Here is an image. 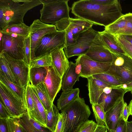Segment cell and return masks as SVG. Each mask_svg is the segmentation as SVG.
Masks as SVG:
<instances>
[{"instance_id":"cell-1","label":"cell","mask_w":132,"mask_h":132,"mask_svg":"<svg viewBox=\"0 0 132 132\" xmlns=\"http://www.w3.org/2000/svg\"><path fill=\"white\" fill-rule=\"evenodd\" d=\"M71 10V13L78 18L105 27L123 14L120 1L118 0L107 5L95 4L89 0H79L74 2Z\"/></svg>"},{"instance_id":"cell-2","label":"cell","mask_w":132,"mask_h":132,"mask_svg":"<svg viewBox=\"0 0 132 132\" xmlns=\"http://www.w3.org/2000/svg\"><path fill=\"white\" fill-rule=\"evenodd\" d=\"M0 0V29L6 27L23 23L28 11L42 4L41 0Z\"/></svg>"},{"instance_id":"cell-3","label":"cell","mask_w":132,"mask_h":132,"mask_svg":"<svg viewBox=\"0 0 132 132\" xmlns=\"http://www.w3.org/2000/svg\"><path fill=\"white\" fill-rule=\"evenodd\" d=\"M61 111L66 113L65 132H77L91 113L83 98L77 97Z\"/></svg>"},{"instance_id":"cell-4","label":"cell","mask_w":132,"mask_h":132,"mask_svg":"<svg viewBox=\"0 0 132 132\" xmlns=\"http://www.w3.org/2000/svg\"><path fill=\"white\" fill-rule=\"evenodd\" d=\"M43 6L40 10V20L47 24L55 25L58 21L69 18L71 10L68 0H41Z\"/></svg>"},{"instance_id":"cell-5","label":"cell","mask_w":132,"mask_h":132,"mask_svg":"<svg viewBox=\"0 0 132 132\" xmlns=\"http://www.w3.org/2000/svg\"><path fill=\"white\" fill-rule=\"evenodd\" d=\"M93 25L82 19L70 18L59 21L56 26L58 30L65 32L66 46L75 43L80 34L92 27Z\"/></svg>"},{"instance_id":"cell-6","label":"cell","mask_w":132,"mask_h":132,"mask_svg":"<svg viewBox=\"0 0 132 132\" xmlns=\"http://www.w3.org/2000/svg\"><path fill=\"white\" fill-rule=\"evenodd\" d=\"M112 53V61L105 73L114 76L122 84L131 82L132 59L126 54Z\"/></svg>"},{"instance_id":"cell-7","label":"cell","mask_w":132,"mask_h":132,"mask_svg":"<svg viewBox=\"0 0 132 132\" xmlns=\"http://www.w3.org/2000/svg\"><path fill=\"white\" fill-rule=\"evenodd\" d=\"M0 52H3L10 57L24 61V40L23 36L4 34L0 31Z\"/></svg>"},{"instance_id":"cell-8","label":"cell","mask_w":132,"mask_h":132,"mask_svg":"<svg viewBox=\"0 0 132 132\" xmlns=\"http://www.w3.org/2000/svg\"><path fill=\"white\" fill-rule=\"evenodd\" d=\"M66 33L57 30L47 34L41 39L35 49V57L50 53L57 48L66 46Z\"/></svg>"},{"instance_id":"cell-9","label":"cell","mask_w":132,"mask_h":132,"mask_svg":"<svg viewBox=\"0 0 132 132\" xmlns=\"http://www.w3.org/2000/svg\"><path fill=\"white\" fill-rule=\"evenodd\" d=\"M98 35V31L92 27L81 33L75 43L66 46L64 49L67 58L85 54Z\"/></svg>"},{"instance_id":"cell-10","label":"cell","mask_w":132,"mask_h":132,"mask_svg":"<svg viewBox=\"0 0 132 132\" xmlns=\"http://www.w3.org/2000/svg\"><path fill=\"white\" fill-rule=\"evenodd\" d=\"M0 97V100L7 109L11 117L19 119L22 117L27 111L26 105L1 82Z\"/></svg>"},{"instance_id":"cell-11","label":"cell","mask_w":132,"mask_h":132,"mask_svg":"<svg viewBox=\"0 0 132 132\" xmlns=\"http://www.w3.org/2000/svg\"><path fill=\"white\" fill-rule=\"evenodd\" d=\"M30 27L32 60L35 57V49L42 37L57 30L55 25L44 23L38 19L35 20Z\"/></svg>"},{"instance_id":"cell-12","label":"cell","mask_w":132,"mask_h":132,"mask_svg":"<svg viewBox=\"0 0 132 132\" xmlns=\"http://www.w3.org/2000/svg\"><path fill=\"white\" fill-rule=\"evenodd\" d=\"M81 64L82 69L80 75L82 78H87L93 75L105 73L109 69L111 63H104L94 61L84 54L77 58Z\"/></svg>"},{"instance_id":"cell-13","label":"cell","mask_w":132,"mask_h":132,"mask_svg":"<svg viewBox=\"0 0 132 132\" xmlns=\"http://www.w3.org/2000/svg\"><path fill=\"white\" fill-rule=\"evenodd\" d=\"M9 64L16 77L21 86L26 89L30 83V65L23 60L13 59L3 52H1Z\"/></svg>"},{"instance_id":"cell-14","label":"cell","mask_w":132,"mask_h":132,"mask_svg":"<svg viewBox=\"0 0 132 132\" xmlns=\"http://www.w3.org/2000/svg\"><path fill=\"white\" fill-rule=\"evenodd\" d=\"M85 55L94 61L102 63H111L113 60L112 53L104 45L98 34Z\"/></svg>"},{"instance_id":"cell-15","label":"cell","mask_w":132,"mask_h":132,"mask_svg":"<svg viewBox=\"0 0 132 132\" xmlns=\"http://www.w3.org/2000/svg\"><path fill=\"white\" fill-rule=\"evenodd\" d=\"M46 67L47 73L44 83L50 98L53 102L57 94L61 88L62 78L52 66Z\"/></svg>"},{"instance_id":"cell-16","label":"cell","mask_w":132,"mask_h":132,"mask_svg":"<svg viewBox=\"0 0 132 132\" xmlns=\"http://www.w3.org/2000/svg\"><path fill=\"white\" fill-rule=\"evenodd\" d=\"M89 101L92 105L98 104L100 97L106 87H118L108 85L92 76L87 78Z\"/></svg>"},{"instance_id":"cell-17","label":"cell","mask_w":132,"mask_h":132,"mask_svg":"<svg viewBox=\"0 0 132 132\" xmlns=\"http://www.w3.org/2000/svg\"><path fill=\"white\" fill-rule=\"evenodd\" d=\"M123 96L120 97L115 104L105 112L106 126L108 130L114 129L121 117L125 103Z\"/></svg>"},{"instance_id":"cell-18","label":"cell","mask_w":132,"mask_h":132,"mask_svg":"<svg viewBox=\"0 0 132 132\" xmlns=\"http://www.w3.org/2000/svg\"><path fill=\"white\" fill-rule=\"evenodd\" d=\"M63 49L57 48L50 53L52 60V66L62 78L69 67L70 62Z\"/></svg>"},{"instance_id":"cell-19","label":"cell","mask_w":132,"mask_h":132,"mask_svg":"<svg viewBox=\"0 0 132 132\" xmlns=\"http://www.w3.org/2000/svg\"><path fill=\"white\" fill-rule=\"evenodd\" d=\"M126 90L121 88H112L110 93L106 94L103 93L101 95L98 104L103 108L105 112L112 107L119 99L126 93Z\"/></svg>"},{"instance_id":"cell-20","label":"cell","mask_w":132,"mask_h":132,"mask_svg":"<svg viewBox=\"0 0 132 132\" xmlns=\"http://www.w3.org/2000/svg\"><path fill=\"white\" fill-rule=\"evenodd\" d=\"M100 38L104 45L111 52L126 54L118 42L115 35L105 30L98 31Z\"/></svg>"},{"instance_id":"cell-21","label":"cell","mask_w":132,"mask_h":132,"mask_svg":"<svg viewBox=\"0 0 132 132\" xmlns=\"http://www.w3.org/2000/svg\"><path fill=\"white\" fill-rule=\"evenodd\" d=\"M76 64L72 61L69 62V67L62 78L61 89L62 91L73 89L77 81H79V76L75 72Z\"/></svg>"},{"instance_id":"cell-22","label":"cell","mask_w":132,"mask_h":132,"mask_svg":"<svg viewBox=\"0 0 132 132\" xmlns=\"http://www.w3.org/2000/svg\"><path fill=\"white\" fill-rule=\"evenodd\" d=\"M35 114L34 120L41 126L47 128V111L41 102L34 90L31 86Z\"/></svg>"},{"instance_id":"cell-23","label":"cell","mask_w":132,"mask_h":132,"mask_svg":"<svg viewBox=\"0 0 132 132\" xmlns=\"http://www.w3.org/2000/svg\"><path fill=\"white\" fill-rule=\"evenodd\" d=\"M0 82L8 88L15 96L22 101L27 107L26 98V89L25 88L22 86L12 82L0 70Z\"/></svg>"},{"instance_id":"cell-24","label":"cell","mask_w":132,"mask_h":132,"mask_svg":"<svg viewBox=\"0 0 132 132\" xmlns=\"http://www.w3.org/2000/svg\"><path fill=\"white\" fill-rule=\"evenodd\" d=\"M19 120L20 124L27 132H52L35 121L28 114L27 110Z\"/></svg>"},{"instance_id":"cell-25","label":"cell","mask_w":132,"mask_h":132,"mask_svg":"<svg viewBox=\"0 0 132 132\" xmlns=\"http://www.w3.org/2000/svg\"><path fill=\"white\" fill-rule=\"evenodd\" d=\"M39 100L46 111L49 110L53 104L51 101L44 82L36 86L31 85Z\"/></svg>"},{"instance_id":"cell-26","label":"cell","mask_w":132,"mask_h":132,"mask_svg":"<svg viewBox=\"0 0 132 132\" xmlns=\"http://www.w3.org/2000/svg\"><path fill=\"white\" fill-rule=\"evenodd\" d=\"M80 90L79 88L62 91L60 97L57 101V107L61 110L78 96H79Z\"/></svg>"},{"instance_id":"cell-27","label":"cell","mask_w":132,"mask_h":132,"mask_svg":"<svg viewBox=\"0 0 132 132\" xmlns=\"http://www.w3.org/2000/svg\"><path fill=\"white\" fill-rule=\"evenodd\" d=\"M0 31L7 34H15L27 37L30 34V27L24 23L6 27L1 29Z\"/></svg>"},{"instance_id":"cell-28","label":"cell","mask_w":132,"mask_h":132,"mask_svg":"<svg viewBox=\"0 0 132 132\" xmlns=\"http://www.w3.org/2000/svg\"><path fill=\"white\" fill-rule=\"evenodd\" d=\"M47 73L46 67L30 68L29 78L30 85L35 86L41 83L44 82Z\"/></svg>"},{"instance_id":"cell-29","label":"cell","mask_w":132,"mask_h":132,"mask_svg":"<svg viewBox=\"0 0 132 132\" xmlns=\"http://www.w3.org/2000/svg\"><path fill=\"white\" fill-rule=\"evenodd\" d=\"M128 15V13L123 14L114 22L105 27L104 30L114 35H120L125 27Z\"/></svg>"},{"instance_id":"cell-30","label":"cell","mask_w":132,"mask_h":132,"mask_svg":"<svg viewBox=\"0 0 132 132\" xmlns=\"http://www.w3.org/2000/svg\"><path fill=\"white\" fill-rule=\"evenodd\" d=\"M59 110L53 103L50 109L47 111V128L54 132L59 120L60 113Z\"/></svg>"},{"instance_id":"cell-31","label":"cell","mask_w":132,"mask_h":132,"mask_svg":"<svg viewBox=\"0 0 132 132\" xmlns=\"http://www.w3.org/2000/svg\"><path fill=\"white\" fill-rule=\"evenodd\" d=\"M0 70L4 73L12 82L22 86L16 77L11 68L2 53H0Z\"/></svg>"},{"instance_id":"cell-32","label":"cell","mask_w":132,"mask_h":132,"mask_svg":"<svg viewBox=\"0 0 132 132\" xmlns=\"http://www.w3.org/2000/svg\"><path fill=\"white\" fill-rule=\"evenodd\" d=\"M52 60L51 54L35 57L31 61L30 68L47 67L52 66Z\"/></svg>"},{"instance_id":"cell-33","label":"cell","mask_w":132,"mask_h":132,"mask_svg":"<svg viewBox=\"0 0 132 132\" xmlns=\"http://www.w3.org/2000/svg\"><path fill=\"white\" fill-rule=\"evenodd\" d=\"M92 107L97 125L106 126L105 112L103 107L98 103L92 105Z\"/></svg>"},{"instance_id":"cell-34","label":"cell","mask_w":132,"mask_h":132,"mask_svg":"<svg viewBox=\"0 0 132 132\" xmlns=\"http://www.w3.org/2000/svg\"><path fill=\"white\" fill-rule=\"evenodd\" d=\"M103 82L114 86H119L122 84L113 76L104 73L95 74L92 76Z\"/></svg>"},{"instance_id":"cell-35","label":"cell","mask_w":132,"mask_h":132,"mask_svg":"<svg viewBox=\"0 0 132 132\" xmlns=\"http://www.w3.org/2000/svg\"><path fill=\"white\" fill-rule=\"evenodd\" d=\"M6 121L8 132H24V128L20 124L19 119L10 117Z\"/></svg>"},{"instance_id":"cell-36","label":"cell","mask_w":132,"mask_h":132,"mask_svg":"<svg viewBox=\"0 0 132 132\" xmlns=\"http://www.w3.org/2000/svg\"><path fill=\"white\" fill-rule=\"evenodd\" d=\"M26 98L27 112L29 116L34 120L35 114L34 102L31 93L30 83L27 85L26 89Z\"/></svg>"},{"instance_id":"cell-37","label":"cell","mask_w":132,"mask_h":132,"mask_svg":"<svg viewBox=\"0 0 132 132\" xmlns=\"http://www.w3.org/2000/svg\"><path fill=\"white\" fill-rule=\"evenodd\" d=\"M115 36L126 54L132 59V45L120 35Z\"/></svg>"},{"instance_id":"cell-38","label":"cell","mask_w":132,"mask_h":132,"mask_svg":"<svg viewBox=\"0 0 132 132\" xmlns=\"http://www.w3.org/2000/svg\"><path fill=\"white\" fill-rule=\"evenodd\" d=\"M97 126L95 121L88 120L80 127L77 132H94Z\"/></svg>"},{"instance_id":"cell-39","label":"cell","mask_w":132,"mask_h":132,"mask_svg":"<svg viewBox=\"0 0 132 132\" xmlns=\"http://www.w3.org/2000/svg\"><path fill=\"white\" fill-rule=\"evenodd\" d=\"M66 119V113L61 111L54 132H65Z\"/></svg>"},{"instance_id":"cell-40","label":"cell","mask_w":132,"mask_h":132,"mask_svg":"<svg viewBox=\"0 0 132 132\" xmlns=\"http://www.w3.org/2000/svg\"><path fill=\"white\" fill-rule=\"evenodd\" d=\"M24 48L25 59L24 61L30 65L31 60L30 34L25 39Z\"/></svg>"},{"instance_id":"cell-41","label":"cell","mask_w":132,"mask_h":132,"mask_svg":"<svg viewBox=\"0 0 132 132\" xmlns=\"http://www.w3.org/2000/svg\"><path fill=\"white\" fill-rule=\"evenodd\" d=\"M125 27L120 35H132V13H128Z\"/></svg>"},{"instance_id":"cell-42","label":"cell","mask_w":132,"mask_h":132,"mask_svg":"<svg viewBox=\"0 0 132 132\" xmlns=\"http://www.w3.org/2000/svg\"><path fill=\"white\" fill-rule=\"evenodd\" d=\"M126 122L121 117L116 127L111 131V132H126Z\"/></svg>"},{"instance_id":"cell-43","label":"cell","mask_w":132,"mask_h":132,"mask_svg":"<svg viewBox=\"0 0 132 132\" xmlns=\"http://www.w3.org/2000/svg\"><path fill=\"white\" fill-rule=\"evenodd\" d=\"M10 117V115L7 109L2 101L0 100V119H6Z\"/></svg>"},{"instance_id":"cell-44","label":"cell","mask_w":132,"mask_h":132,"mask_svg":"<svg viewBox=\"0 0 132 132\" xmlns=\"http://www.w3.org/2000/svg\"><path fill=\"white\" fill-rule=\"evenodd\" d=\"M130 115L128 106L126 102L124 105L121 117L126 121H127L128 118Z\"/></svg>"},{"instance_id":"cell-45","label":"cell","mask_w":132,"mask_h":132,"mask_svg":"<svg viewBox=\"0 0 132 132\" xmlns=\"http://www.w3.org/2000/svg\"><path fill=\"white\" fill-rule=\"evenodd\" d=\"M94 3L102 5H107L112 4L116 0H89Z\"/></svg>"},{"instance_id":"cell-46","label":"cell","mask_w":132,"mask_h":132,"mask_svg":"<svg viewBox=\"0 0 132 132\" xmlns=\"http://www.w3.org/2000/svg\"><path fill=\"white\" fill-rule=\"evenodd\" d=\"M0 132H8L5 119H0Z\"/></svg>"},{"instance_id":"cell-47","label":"cell","mask_w":132,"mask_h":132,"mask_svg":"<svg viewBox=\"0 0 132 132\" xmlns=\"http://www.w3.org/2000/svg\"><path fill=\"white\" fill-rule=\"evenodd\" d=\"M75 60L76 61L75 72L77 75L80 76L82 69L81 66L79 61L77 59Z\"/></svg>"},{"instance_id":"cell-48","label":"cell","mask_w":132,"mask_h":132,"mask_svg":"<svg viewBox=\"0 0 132 132\" xmlns=\"http://www.w3.org/2000/svg\"><path fill=\"white\" fill-rule=\"evenodd\" d=\"M108 129L105 126H97L94 132H107Z\"/></svg>"},{"instance_id":"cell-49","label":"cell","mask_w":132,"mask_h":132,"mask_svg":"<svg viewBox=\"0 0 132 132\" xmlns=\"http://www.w3.org/2000/svg\"><path fill=\"white\" fill-rule=\"evenodd\" d=\"M119 35L132 45V35Z\"/></svg>"},{"instance_id":"cell-50","label":"cell","mask_w":132,"mask_h":132,"mask_svg":"<svg viewBox=\"0 0 132 132\" xmlns=\"http://www.w3.org/2000/svg\"><path fill=\"white\" fill-rule=\"evenodd\" d=\"M127 130L126 132H132V121H126Z\"/></svg>"},{"instance_id":"cell-51","label":"cell","mask_w":132,"mask_h":132,"mask_svg":"<svg viewBox=\"0 0 132 132\" xmlns=\"http://www.w3.org/2000/svg\"><path fill=\"white\" fill-rule=\"evenodd\" d=\"M112 88H113L106 87L104 89L103 93L106 94H109L111 93Z\"/></svg>"},{"instance_id":"cell-52","label":"cell","mask_w":132,"mask_h":132,"mask_svg":"<svg viewBox=\"0 0 132 132\" xmlns=\"http://www.w3.org/2000/svg\"><path fill=\"white\" fill-rule=\"evenodd\" d=\"M127 86V89H126V92L130 91L132 89V81L126 84Z\"/></svg>"},{"instance_id":"cell-53","label":"cell","mask_w":132,"mask_h":132,"mask_svg":"<svg viewBox=\"0 0 132 132\" xmlns=\"http://www.w3.org/2000/svg\"><path fill=\"white\" fill-rule=\"evenodd\" d=\"M130 115L132 116V99L128 105Z\"/></svg>"},{"instance_id":"cell-54","label":"cell","mask_w":132,"mask_h":132,"mask_svg":"<svg viewBox=\"0 0 132 132\" xmlns=\"http://www.w3.org/2000/svg\"><path fill=\"white\" fill-rule=\"evenodd\" d=\"M24 132H27L24 129Z\"/></svg>"},{"instance_id":"cell-55","label":"cell","mask_w":132,"mask_h":132,"mask_svg":"<svg viewBox=\"0 0 132 132\" xmlns=\"http://www.w3.org/2000/svg\"><path fill=\"white\" fill-rule=\"evenodd\" d=\"M108 132H111V131L110 130H108Z\"/></svg>"},{"instance_id":"cell-56","label":"cell","mask_w":132,"mask_h":132,"mask_svg":"<svg viewBox=\"0 0 132 132\" xmlns=\"http://www.w3.org/2000/svg\"><path fill=\"white\" fill-rule=\"evenodd\" d=\"M130 92H131V93L132 95V91H131Z\"/></svg>"},{"instance_id":"cell-57","label":"cell","mask_w":132,"mask_h":132,"mask_svg":"<svg viewBox=\"0 0 132 132\" xmlns=\"http://www.w3.org/2000/svg\"><path fill=\"white\" fill-rule=\"evenodd\" d=\"M132 91V90H130V91Z\"/></svg>"}]
</instances>
